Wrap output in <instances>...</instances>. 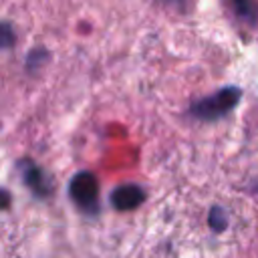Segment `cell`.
<instances>
[{
	"label": "cell",
	"instance_id": "6da1fadb",
	"mask_svg": "<svg viewBox=\"0 0 258 258\" xmlns=\"http://www.w3.org/2000/svg\"><path fill=\"white\" fill-rule=\"evenodd\" d=\"M73 202L87 214H95L99 210V183L97 177L89 171H81L71 179L69 185Z\"/></svg>",
	"mask_w": 258,
	"mask_h": 258
},
{
	"label": "cell",
	"instance_id": "7a4b0ae2",
	"mask_svg": "<svg viewBox=\"0 0 258 258\" xmlns=\"http://www.w3.org/2000/svg\"><path fill=\"white\" fill-rule=\"evenodd\" d=\"M240 99V91L236 87H228V89H222L220 93L208 97V99H202L198 101L194 107H191V113L200 119H206V121H212V119H218L222 117L224 113H228Z\"/></svg>",
	"mask_w": 258,
	"mask_h": 258
},
{
	"label": "cell",
	"instance_id": "3957f363",
	"mask_svg": "<svg viewBox=\"0 0 258 258\" xmlns=\"http://www.w3.org/2000/svg\"><path fill=\"white\" fill-rule=\"evenodd\" d=\"M143 200H145V191L137 183H123L115 187L111 194V204L121 212L135 210L137 206L143 204Z\"/></svg>",
	"mask_w": 258,
	"mask_h": 258
},
{
	"label": "cell",
	"instance_id": "277c9868",
	"mask_svg": "<svg viewBox=\"0 0 258 258\" xmlns=\"http://www.w3.org/2000/svg\"><path fill=\"white\" fill-rule=\"evenodd\" d=\"M22 175H24V181L26 185L36 194V196H44L48 191V185H46V177L42 173L40 167H36L34 163H28L24 169H22Z\"/></svg>",
	"mask_w": 258,
	"mask_h": 258
},
{
	"label": "cell",
	"instance_id": "5b68a950",
	"mask_svg": "<svg viewBox=\"0 0 258 258\" xmlns=\"http://www.w3.org/2000/svg\"><path fill=\"white\" fill-rule=\"evenodd\" d=\"M226 224H228V218H226L224 210L214 208V210L210 212V226H212L214 230H224V228H226Z\"/></svg>",
	"mask_w": 258,
	"mask_h": 258
},
{
	"label": "cell",
	"instance_id": "8992f818",
	"mask_svg": "<svg viewBox=\"0 0 258 258\" xmlns=\"http://www.w3.org/2000/svg\"><path fill=\"white\" fill-rule=\"evenodd\" d=\"M14 42V32L10 28V24L0 22V48H8Z\"/></svg>",
	"mask_w": 258,
	"mask_h": 258
},
{
	"label": "cell",
	"instance_id": "52a82bcc",
	"mask_svg": "<svg viewBox=\"0 0 258 258\" xmlns=\"http://www.w3.org/2000/svg\"><path fill=\"white\" fill-rule=\"evenodd\" d=\"M10 206V194L6 189H0V210H6Z\"/></svg>",
	"mask_w": 258,
	"mask_h": 258
}]
</instances>
